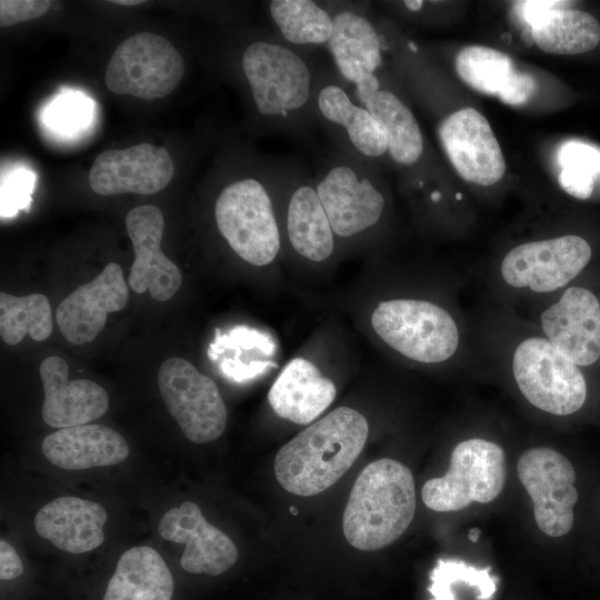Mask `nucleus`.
<instances>
[{
  "instance_id": "obj_25",
  "label": "nucleus",
  "mask_w": 600,
  "mask_h": 600,
  "mask_svg": "<svg viewBox=\"0 0 600 600\" xmlns=\"http://www.w3.org/2000/svg\"><path fill=\"white\" fill-rule=\"evenodd\" d=\"M336 386L309 360L292 359L268 392V401L281 418L308 424L334 400Z\"/></svg>"
},
{
  "instance_id": "obj_27",
  "label": "nucleus",
  "mask_w": 600,
  "mask_h": 600,
  "mask_svg": "<svg viewBox=\"0 0 600 600\" xmlns=\"http://www.w3.org/2000/svg\"><path fill=\"white\" fill-rule=\"evenodd\" d=\"M173 577L153 548L139 546L118 560L102 600H171Z\"/></svg>"
},
{
  "instance_id": "obj_6",
  "label": "nucleus",
  "mask_w": 600,
  "mask_h": 600,
  "mask_svg": "<svg viewBox=\"0 0 600 600\" xmlns=\"http://www.w3.org/2000/svg\"><path fill=\"white\" fill-rule=\"evenodd\" d=\"M371 324L389 347L418 362L446 361L459 346L460 334L451 314L426 300L383 301L374 309Z\"/></svg>"
},
{
  "instance_id": "obj_38",
  "label": "nucleus",
  "mask_w": 600,
  "mask_h": 600,
  "mask_svg": "<svg viewBox=\"0 0 600 600\" xmlns=\"http://www.w3.org/2000/svg\"><path fill=\"white\" fill-rule=\"evenodd\" d=\"M594 177L568 169H560L559 184L570 196L586 200L594 188Z\"/></svg>"
},
{
  "instance_id": "obj_17",
  "label": "nucleus",
  "mask_w": 600,
  "mask_h": 600,
  "mask_svg": "<svg viewBox=\"0 0 600 600\" xmlns=\"http://www.w3.org/2000/svg\"><path fill=\"white\" fill-rule=\"evenodd\" d=\"M173 162L166 148L140 143L106 150L94 159L89 184L100 196L152 194L171 181Z\"/></svg>"
},
{
  "instance_id": "obj_34",
  "label": "nucleus",
  "mask_w": 600,
  "mask_h": 600,
  "mask_svg": "<svg viewBox=\"0 0 600 600\" xmlns=\"http://www.w3.org/2000/svg\"><path fill=\"white\" fill-rule=\"evenodd\" d=\"M89 102L82 97L74 96L54 101L48 113L50 124L64 132L84 126L90 116Z\"/></svg>"
},
{
  "instance_id": "obj_9",
  "label": "nucleus",
  "mask_w": 600,
  "mask_h": 600,
  "mask_svg": "<svg viewBox=\"0 0 600 600\" xmlns=\"http://www.w3.org/2000/svg\"><path fill=\"white\" fill-rule=\"evenodd\" d=\"M512 372L523 397L544 412L568 416L586 402L584 376L547 338L522 340L513 352Z\"/></svg>"
},
{
  "instance_id": "obj_22",
  "label": "nucleus",
  "mask_w": 600,
  "mask_h": 600,
  "mask_svg": "<svg viewBox=\"0 0 600 600\" xmlns=\"http://www.w3.org/2000/svg\"><path fill=\"white\" fill-rule=\"evenodd\" d=\"M39 372L44 390L41 414L48 426L62 429L87 424L107 412V391L88 379L69 380V368L62 358L47 357Z\"/></svg>"
},
{
  "instance_id": "obj_32",
  "label": "nucleus",
  "mask_w": 600,
  "mask_h": 600,
  "mask_svg": "<svg viewBox=\"0 0 600 600\" xmlns=\"http://www.w3.org/2000/svg\"><path fill=\"white\" fill-rule=\"evenodd\" d=\"M490 568L477 569L460 560H438L433 568L428 588L431 600H454L452 586L463 582L478 591V600H490L497 590V581L490 574Z\"/></svg>"
},
{
  "instance_id": "obj_31",
  "label": "nucleus",
  "mask_w": 600,
  "mask_h": 600,
  "mask_svg": "<svg viewBox=\"0 0 600 600\" xmlns=\"http://www.w3.org/2000/svg\"><path fill=\"white\" fill-rule=\"evenodd\" d=\"M454 66L458 76L464 83L490 96H498L514 70L509 56L484 46L462 48L456 57Z\"/></svg>"
},
{
  "instance_id": "obj_5",
  "label": "nucleus",
  "mask_w": 600,
  "mask_h": 600,
  "mask_svg": "<svg viewBox=\"0 0 600 600\" xmlns=\"http://www.w3.org/2000/svg\"><path fill=\"white\" fill-rule=\"evenodd\" d=\"M376 174L334 146L319 157L313 181L336 238L359 237L380 222L386 197Z\"/></svg>"
},
{
  "instance_id": "obj_19",
  "label": "nucleus",
  "mask_w": 600,
  "mask_h": 600,
  "mask_svg": "<svg viewBox=\"0 0 600 600\" xmlns=\"http://www.w3.org/2000/svg\"><path fill=\"white\" fill-rule=\"evenodd\" d=\"M158 532L168 541L186 544L180 564L190 573L219 576L238 559L233 541L208 522L191 501L168 510L160 519Z\"/></svg>"
},
{
  "instance_id": "obj_40",
  "label": "nucleus",
  "mask_w": 600,
  "mask_h": 600,
  "mask_svg": "<svg viewBox=\"0 0 600 600\" xmlns=\"http://www.w3.org/2000/svg\"><path fill=\"white\" fill-rule=\"evenodd\" d=\"M23 572V564L14 548L6 540H0V578L13 580Z\"/></svg>"
},
{
  "instance_id": "obj_13",
  "label": "nucleus",
  "mask_w": 600,
  "mask_h": 600,
  "mask_svg": "<svg viewBox=\"0 0 600 600\" xmlns=\"http://www.w3.org/2000/svg\"><path fill=\"white\" fill-rule=\"evenodd\" d=\"M321 2L333 20V32L326 46L333 68L353 89L377 87L386 44L378 23L371 18L369 2Z\"/></svg>"
},
{
  "instance_id": "obj_39",
  "label": "nucleus",
  "mask_w": 600,
  "mask_h": 600,
  "mask_svg": "<svg viewBox=\"0 0 600 600\" xmlns=\"http://www.w3.org/2000/svg\"><path fill=\"white\" fill-rule=\"evenodd\" d=\"M567 1H521L517 2L526 23L531 28L547 13L567 8Z\"/></svg>"
},
{
  "instance_id": "obj_21",
  "label": "nucleus",
  "mask_w": 600,
  "mask_h": 600,
  "mask_svg": "<svg viewBox=\"0 0 600 600\" xmlns=\"http://www.w3.org/2000/svg\"><path fill=\"white\" fill-rule=\"evenodd\" d=\"M546 338L570 361L590 366L600 358V302L588 289L568 288L540 316Z\"/></svg>"
},
{
  "instance_id": "obj_2",
  "label": "nucleus",
  "mask_w": 600,
  "mask_h": 600,
  "mask_svg": "<svg viewBox=\"0 0 600 600\" xmlns=\"http://www.w3.org/2000/svg\"><path fill=\"white\" fill-rule=\"evenodd\" d=\"M368 433V421L360 412L334 409L281 447L274 459L278 482L302 497L324 491L350 469Z\"/></svg>"
},
{
  "instance_id": "obj_26",
  "label": "nucleus",
  "mask_w": 600,
  "mask_h": 600,
  "mask_svg": "<svg viewBox=\"0 0 600 600\" xmlns=\"http://www.w3.org/2000/svg\"><path fill=\"white\" fill-rule=\"evenodd\" d=\"M352 94L383 127L390 159L407 169L417 167L426 151L421 129L408 106L386 87L381 74L378 89Z\"/></svg>"
},
{
  "instance_id": "obj_18",
  "label": "nucleus",
  "mask_w": 600,
  "mask_h": 600,
  "mask_svg": "<svg viewBox=\"0 0 600 600\" xmlns=\"http://www.w3.org/2000/svg\"><path fill=\"white\" fill-rule=\"evenodd\" d=\"M126 227L136 254L129 287L137 293L149 291L157 301L171 299L181 287L182 277L160 247L164 230L162 211L152 204L136 207L128 212Z\"/></svg>"
},
{
  "instance_id": "obj_30",
  "label": "nucleus",
  "mask_w": 600,
  "mask_h": 600,
  "mask_svg": "<svg viewBox=\"0 0 600 600\" xmlns=\"http://www.w3.org/2000/svg\"><path fill=\"white\" fill-rule=\"evenodd\" d=\"M52 332L48 298L41 293L16 297L0 292V337L7 344H18L26 334L43 341Z\"/></svg>"
},
{
  "instance_id": "obj_11",
  "label": "nucleus",
  "mask_w": 600,
  "mask_h": 600,
  "mask_svg": "<svg viewBox=\"0 0 600 600\" xmlns=\"http://www.w3.org/2000/svg\"><path fill=\"white\" fill-rule=\"evenodd\" d=\"M277 192L284 200V230L290 247L314 262L334 251L336 236L317 193L313 177L297 158H272Z\"/></svg>"
},
{
  "instance_id": "obj_42",
  "label": "nucleus",
  "mask_w": 600,
  "mask_h": 600,
  "mask_svg": "<svg viewBox=\"0 0 600 600\" xmlns=\"http://www.w3.org/2000/svg\"><path fill=\"white\" fill-rule=\"evenodd\" d=\"M479 536H480V530L478 528L470 529L469 534H468L469 539L472 542H477L479 539Z\"/></svg>"
},
{
  "instance_id": "obj_7",
  "label": "nucleus",
  "mask_w": 600,
  "mask_h": 600,
  "mask_svg": "<svg viewBox=\"0 0 600 600\" xmlns=\"http://www.w3.org/2000/svg\"><path fill=\"white\" fill-rule=\"evenodd\" d=\"M313 108L317 124L332 146L373 168L389 156L383 127L356 100L333 67L318 69Z\"/></svg>"
},
{
  "instance_id": "obj_36",
  "label": "nucleus",
  "mask_w": 600,
  "mask_h": 600,
  "mask_svg": "<svg viewBox=\"0 0 600 600\" xmlns=\"http://www.w3.org/2000/svg\"><path fill=\"white\" fill-rule=\"evenodd\" d=\"M51 7L47 0H1L0 26L8 27L18 22L37 19Z\"/></svg>"
},
{
  "instance_id": "obj_20",
  "label": "nucleus",
  "mask_w": 600,
  "mask_h": 600,
  "mask_svg": "<svg viewBox=\"0 0 600 600\" xmlns=\"http://www.w3.org/2000/svg\"><path fill=\"white\" fill-rule=\"evenodd\" d=\"M128 299L122 269L110 262L94 279L60 302L56 311L59 330L70 343H89L104 328L108 314L122 310Z\"/></svg>"
},
{
  "instance_id": "obj_44",
  "label": "nucleus",
  "mask_w": 600,
  "mask_h": 600,
  "mask_svg": "<svg viewBox=\"0 0 600 600\" xmlns=\"http://www.w3.org/2000/svg\"><path fill=\"white\" fill-rule=\"evenodd\" d=\"M461 197H462V196H461L460 193H457V194H456V198H457L458 200L461 199Z\"/></svg>"
},
{
  "instance_id": "obj_23",
  "label": "nucleus",
  "mask_w": 600,
  "mask_h": 600,
  "mask_svg": "<svg viewBox=\"0 0 600 600\" xmlns=\"http://www.w3.org/2000/svg\"><path fill=\"white\" fill-rule=\"evenodd\" d=\"M108 513L93 501L60 497L44 504L33 519L36 532L54 547L70 553L98 548L104 540Z\"/></svg>"
},
{
  "instance_id": "obj_37",
  "label": "nucleus",
  "mask_w": 600,
  "mask_h": 600,
  "mask_svg": "<svg viewBox=\"0 0 600 600\" xmlns=\"http://www.w3.org/2000/svg\"><path fill=\"white\" fill-rule=\"evenodd\" d=\"M536 91V81L532 76L514 69L498 93V98L510 106L526 103Z\"/></svg>"
},
{
  "instance_id": "obj_28",
  "label": "nucleus",
  "mask_w": 600,
  "mask_h": 600,
  "mask_svg": "<svg viewBox=\"0 0 600 600\" xmlns=\"http://www.w3.org/2000/svg\"><path fill=\"white\" fill-rule=\"evenodd\" d=\"M271 31L289 46L307 50L324 47L333 32V20L321 1L270 0L266 2Z\"/></svg>"
},
{
  "instance_id": "obj_15",
  "label": "nucleus",
  "mask_w": 600,
  "mask_h": 600,
  "mask_svg": "<svg viewBox=\"0 0 600 600\" xmlns=\"http://www.w3.org/2000/svg\"><path fill=\"white\" fill-rule=\"evenodd\" d=\"M591 247L581 237L567 234L512 248L501 262V277L513 288L551 292L568 284L589 263Z\"/></svg>"
},
{
  "instance_id": "obj_35",
  "label": "nucleus",
  "mask_w": 600,
  "mask_h": 600,
  "mask_svg": "<svg viewBox=\"0 0 600 600\" xmlns=\"http://www.w3.org/2000/svg\"><path fill=\"white\" fill-rule=\"evenodd\" d=\"M33 178L30 172L18 171L1 184V216L8 217L30 203Z\"/></svg>"
},
{
  "instance_id": "obj_3",
  "label": "nucleus",
  "mask_w": 600,
  "mask_h": 600,
  "mask_svg": "<svg viewBox=\"0 0 600 600\" xmlns=\"http://www.w3.org/2000/svg\"><path fill=\"white\" fill-rule=\"evenodd\" d=\"M416 512L413 476L403 463L383 458L358 476L342 517L347 541L359 550H378L396 541Z\"/></svg>"
},
{
  "instance_id": "obj_33",
  "label": "nucleus",
  "mask_w": 600,
  "mask_h": 600,
  "mask_svg": "<svg viewBox=\"0 0 600 600\" xmlns=\"http://www.w3.org/2000/svg\"><path fill=\"white\" fill-rule=\"evenodd\" d=\"M560 169L573 170L592 177L600 174V149L579 140L563 142L558 151Z\"/></svg>"
},
{
  "instance_id": "obj_14",
  "label": "nucleus",
  "mask_w": 600,
  "mask_h": 600,
  "mask_svg": "<svg viewBox=\"0 0 600 600\" xmlns=\"http://www.w3.org/2000/svg\"><path fill=\"white\" fill-rule=\"evenodd\" d=\"M517 473L532 500L538 528L554 538L567 534L578 501L572 463L551 448H533L519 458Z\"/></svg>"
},
{
  "instance_id": "obj_24",
  "label": "nucleus",
  "mask_w": 600,
  "mask_h": 600,
  "mask_svg": "<svg viewBox=\"0 0 600 600\" xmlns=\"http://www.w3.org/2000/svg\"><path fill=\"white\" fill-rule=\"evenodd\" d=\"M44 457L64 470H84L121 463L129 456L126 439L102 424H81L58 429L41 444Z\"/></svg>"
},
{
  "instance_id": "obj_4",
  "label": "nucleus",
  "mask_w": 600,
  "mask_h": 600,
  "mask_svg": "<svg viewBox=\"0 0 600 600\" xmlns=\"http://www.w3.org/2000/svg\"><path fill=\"white\" fill-rule=\"evenodd\" d=\"M213 213L218 232L237 256L257 267L271 263L281 248L272 157L227 183L214 201Z\"/></svg>"
},
{
  "instance_id": "obj_10",
  "label": "nucleus",
  "mask_w": 600,
  "mask_h": 600,
  "mask_svg": "<svg viewBox=\"0 0 600 600\" xmlns=\"http://www.w3.org/2000/svg\"><path fill=\"white\" fill-rule=\"evenodd\" d=\"M183 74L184 62L177 49L166 38L142 31L117 47L104 82L112 93L156 100L172 92Z\"/></svg>"
},
{
  "instance_id": "obj_16",
  "label": "nucleus",
  "mask_w": 600,
  "mask_h": 600,
  "mask_svg": "<svg viewBox=\"0 0 600 600\" xmlns=\"http://www.w3.org/2000/svg\"><path fill=\"white\" fill-rule=\"evenodd\" d=\"M451 164L466 181L491 186L501 180L506 161L488 120L473 108L444 117L437 127Z\"/></svg>"
},
{
  "instance_id": "obj_8",
  "label": "nucleus",
  "mask_w": 600,
  "mask_h": 600,
  "mask_svg": "<svg viewBox=\"0 0 600 600\" xmlns=\"http://www.w3.org/2000/svg\"><path fill=\"white\" fill-rule=\"evenodd\" d=\"M504 482L503 449L494 442L473 438L454 447L447 473L428 480L422 487L421 498L431 510L459 511L472 502L494 500Z\"/></svg>"
},
{
  "instance_id": "obj_43",
  "label": "nucleus",
  "mask_w": 600,
  "mask_h": 600,
  "mask_svg": "<svg viewBox=\"0 0 600 600\" xmlns=\"http://www.w3.org/2000/svg\"><path fill=\"white\" fill-rule=\"evenodd\" d=\"M290 511L292 512L293 516L298 514V509L296 507H290Z\"/></svg>"
},
{
  "instance_id": "obj_41",
  "label": "nucleus",
  "mask_w": 600,
  "mask_h": 600,
  "mask_svg": "<svg viewBox=\"0 0 600 600\" xmlns=\"http://www.w3.org/2000/svg\"><path fill=\"white\" fill-rule=\"evenodd\" d=\"M113 3L120 4V6H137L142 3L143 1L140 0H116L112 1Z\"/></svg>"
},
{
  "instance_id": "obj_29",
  "label": "nucleus",
  "mask_w": 600,
  "mask_h": 600,
  "mask_svg": "<svg viewBox=\"0 0 600 600\" xmlns=\"http://www.w3.org/2000/svg\"><path fill=\"white\" fill-rule=\"evenodd\" d=\"M530 29L536 44L548 53L580 54L600 42V23L581 10L550 11Z\"/></svg>"
},
{
  "instance_id": "obj_1",
  "label": "nucleus",
  "mask_w": 600,
  "mask_h": 600,
  "mask_svg": "<svg viewBox=\"0 0 600 600\" xmlns=\"http://www.w3.org/2000/svg\"><path fill=\"white\" fill-rule=\"evenodd\" d=\"M239 64L259 130L311 142L318 127L313 99L319 66L308 51L271 31L246 43Z\"/></svg>"
},
{
  "instance_id": "obj_12",
  "label": "nucleus",
  "mask_w": 600,
  "mask_h": 600,
  "mask_svg": "<svg viewBox=\"0 0 600 600\" xmlns=\"http://www.w3.org/2000/svg\"><path fill=\"white\" fill-rule=\"evenodd\" d=\"M161 397L191 442L219 438L227 424V409L216 382L183 358L164 360L158 371Z\"/></svg>"
}]
</instances>
